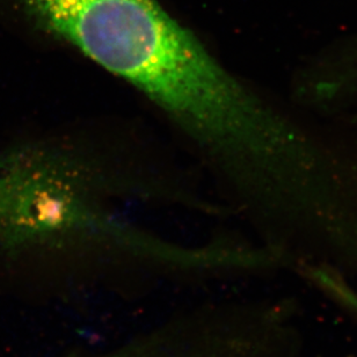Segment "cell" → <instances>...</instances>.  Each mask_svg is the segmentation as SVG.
<instances>
[{"label":"cell","instance_id":"1","mask_svg":"<svg viewBox=\"0 0 357 357\" xmlns=\"http://www.w3.org/2000/svg\"><path fill=\"white\" fill-rule=\"evenodd\" d=\"M41 20L162 107L234 185L264 181L288 157L291 114L239 82L155 0H42Z\"/></svg>","mask_w":357,"mask_h":357},{"label":"cell","instance_id":"2","mask_svg":"<svg viewBox=\"0 0 357 357\" xmlns=\"http://www.w3.org/2000/svg\"><path fill=\"white\" fill-rule=\"evenodd\" d=\"M69 357H284V353L265 310L253 302H229L176 317L110 349Z\"/></svg>","mask_w":357,"mask_h":357},{"label":"cell","instance_id":"3","mask_svg":"<svg viewBox=\"0 0 357 357\" xmlns=\"http://www.w3.org/2000/svg\"><path fill=\"white\" fill-rule=\"evenodd\" d=\"M45 203L38 169L20 159L0 162V237L20 243L33 229Z\"/></svg>","mask_w":357,"mask_h":357},{"label":"cell","instance_id":"4","mask_svg":"<svg viewBox=\"0 0 357 357\" xmlns=\"http://www.w3.org/2000/svg\"><path fill=\"white\" fill-rule=\"evenodd\" d=\"M328 66L306 77L299 84V94L319 106H335L357 99V52L337 57Z\"/></svg>","mask_w":357,"mask_h":357},{"label":"cell","instance_id":"5","mask_svg":"<svg viewBox=\"0 0 357 357\" xmlns=\"http://www.w3.org/2000/svg\"><path fill=\"white\" fill-rule=\"evenodd\" d=\"M337 305L339 309L347 313L357 323V289L346 287L341 289L337 297Z\"/></svg>","mask_w":357,"mask_h":357},{"label":"cell","instance_id":"6","mask_svg":"<svg viewBox=\"0 0 357 357\" xmlns=\"http://www.w3.org/2000/svg\"><path fill=\"white\" fill-rule=\"evenodd\" d=\"M347 357H355V355H351V356H347Z\"/></svg>","mask_w":357,"mask_h":357}]
</instances>
